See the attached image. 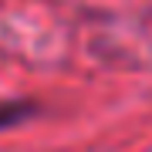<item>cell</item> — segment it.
<instances>
[{
  "mask_svg": "<svg viewBox=\"0 0 152 152\" xmlns=\"http://www.w3.org/2000/svg\"><path fill=\"white\" fill-rule=\"evenodd\" d=\"M27 112H31L27 105H0V125H14V122H20Z\"/></svg>",
  "mask_w": 152,
  "mask_h": 152,
  "instance_id": "6da1fadb",
  "label": "cell"
}]
</instances>
